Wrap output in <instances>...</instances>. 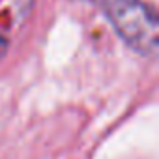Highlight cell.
Segmentation results:
<instances>
[{
  "label": "cell",
  "instance_id": "obj_2",
  "mask_svg": "<svg viewBox=\"0 0 159 159\" xmlns=\"http://www.w3.org/2000/svg\"><path fill=\"white\" fill-rule=\"evenodd\" d=\"M6 51H8V41H6L2 36H0V58L6 54Z\"/></svg>",
  "mask_w": 159,
  "mask_h": 159
},
{
  "label": "cell",
  "instance_id": "obj_1",
  "mask_svg": "<svg viewBox=\"0 0 159 159\" xmlns=\"http://www.w3.org/2000/svg\"><path fill=\"white\" fill-rule=\"evenodd\" d=\"M103 11L116 34L139 54L153 56L159 45L155 11L140 0H103Z\"/></svg>",
  "mask_w": 159,
  "mask_h": 159
}]
</instances>
